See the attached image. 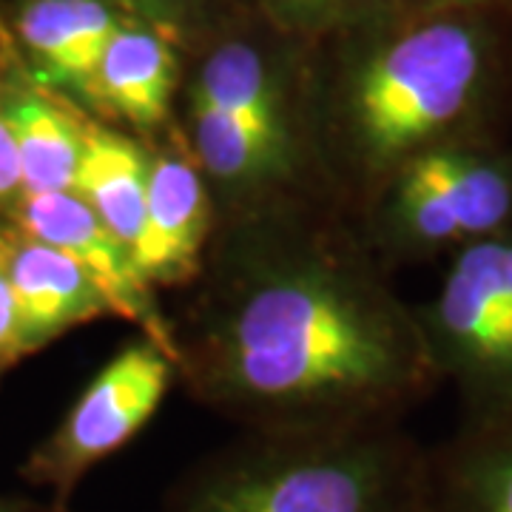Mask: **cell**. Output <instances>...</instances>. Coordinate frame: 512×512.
Listing matches in <instances>:
<instances>
[{
  "instance_id": "d6986e66",
  "label": "cell",
  "mask_w": 512,
  "mask_h": 512,
  "mask_svg": "<svg viewBox=\"0 0 512 512\" xmlns=\"http://www.w3.org/2000/svg\"><path fill=\"white\" fill-rule=\"evenodd\" d=\"M117 3L128 6L131 12H137L140 18H146L151 26H160V29L171 26L183 6V0H117Z\"/></svg>"
},
{
  "instance_id": "30bf717a",
  "label": "cell",
  "mask_w": 512,
  "mask_h": 512,
  "mask_svg": "<svg viewBox=\"0 0 512 512\" xmlns=\"http://www.w3.org/2000/svg\"><path fill=\"white\" fill-rule=\"evenodd\" d=\"M15 293L18 348L29 350L77 322L109 313L100 291L72 256L26 239L3 259Z\"/></svg>"
},
{
  "instance_id": "277c9868",
  "label": "cell",
  "mask_w": 512,
  "mask_h": 512,
  "mask_svg": "<svg viewBox=\"0 0 512 512\" xmlns=\"http://www.w3.org/2000/svg\"><path fill=\"white\" fill-rule=\"evenodd\" d=\"M419 328L430 365L464 390L473 421L512 413V228L458 248Z\"/></svg>"
},
{
  "instance_id": "3957f363",
  "label": "cell",
  "mask_w": 512,
  "mask_h": 512,
  "mask_svg": "<svg viewBox=\"0 0 512 512\" xmlns=\"http://www.w3.org/2000/svg\"><path fill=\"white\" fill-rule=\"evenodd\" d=\"M180 512H430V467L379 436H302L220 461Z\"/></svg>"
},
{
  "instance_id": "7c38bea8",
  "label": "cell",
  "mask_w": 512,
  "mask_h": 512,
  "mask_svg": "<svg viewBox=\"0 0 512 512\" xmlns=\"http://www.w3.org/2000/svg\"><path fill=\"white\" fill-rule=\"evenodd\" d=\"M174 86L177 55L165 29L123 20L100 57L89 94L100 97L128 123L151 128L165 120Z\"/></svg>"
},
{
  "instance_id": "e0dca14e",
  "label": "cell",
  "mask_w": 512,
  "mask_h": 512,
  "mask_svg": "<svg viewBox=\"0 0 512 512\" xmlns=\"http://www.w3.org/2000/svg\"><path fill=\"white\" fill-rule=\"evenodd\" d=\"M20 191V165H18V148L15 137L6 126L3 114H0V200L12 197Z\"/></svg>"
},
{
  "instance_id": "8992f818",
  "label": "cell",
  "mask_w": 512,
  "mask_h": 512,
  "mask_svg": "<svg viewBox=\"0 0 512 512\" xmlns=\"http://www.w3.org/2000/svg\"><path fill=\"white\" fill-rule=\"evenodd\" d=\"M194 143L200 165L222 183L262 180L285 157V123L265 57L225 43L202 63L194 89Z\"/></svg>"
},
{
  "instance_id": "8fae6325",
  "label": "cell",
  "mask_w": 512,
  "mask_h": 512,
  "mask_svg": "<svg viewBox=\"0 0 512 512\" xmlns=\"http://www.w3.org/2000/svg\"><path fill=\"white\" fill-rule=\"evenodd\" d=\"M123 20L109 0H26L18 32L49 80L92 92L100 57Z\"/></svg>"
},
{
  "instance_id": "6da1fadb",
  "label": "cell",
  "mask_w": 512,
  "mask_h": 512,
  "mask_svg": "<svg viewBox=\"0 0 512 512\" xmlns=\"http://www.w3.org/2000/svg\"><path fill=\"white\" fill-rule=\"evenodd\" d=\"M225 393L285 421H325L399 399L433 370L419 319L322 259L268 268L220 330Z\"/></svg>"
},
{
  "instance_id": "52a82bcc",
  "label": "cell",
  "mask_w": 512,
  "mask_h": 512,
  "mask_svg": "<svg viewBox=\"0 0 512 512\" xmlns=\"http://www.w3.org/2000/svg\"><path fill=\"white\" fill-rule=\"evenodd\" d=\"M171 353L143 339L123 348L80 393L72 413L40 456L43 476L69 484L126 447L163 404Z\"/></svg>"
},
{
  "instance_id": "7a4b0ae2",
  "label": "cell",
  "mask_w": 512,
  "mask_h": 512,
  "mask_svg": "<svg viewBox=\"0 0 512 512\" xmlns=\"http://www.w3.org/2000/svg\"><path fill=\"white\" fill-rule=\"evenodd\" d=\"M490 80V35L467 9L402 29L367 57L353 89L362 157L393 174L427 148L476 137Z\"/></svg>"
},
{
  "instance_id": "ac0fdd59",
  "label": "cell",
  "mask_w": 512,
  "mask_h": 512,
  "mask_svg": "<svg viewBox=\"0 0 512 512\" xmlns=\"http://www.w3.org/2000/svg\"><path fill=\"white\" fill-rule=\"evenodd\" d=\"M276 3H279V9L291 20L316 23V20H325L330 15H336L339 9H345L353 0H276Z\"/></svg>"
},
{
  "instance_id": "2e32d148",
  "label": "cell",
  "mask_w": 512,
  "mask_h": 512,
  "mask_svg": "<svg viewBox=\"0 0 512 512\" xmlns=\"http://www.w3.org/2000/svg\"><path fill=\"white\" fill-rule=\"evenodd\" d=\"M18 348V311H15V293L6 274V262L0 256V353Z\"/></svg>"
},
{
  "instance_id": "5bb4252c",
  "label": "cell",
  "mask_w": 512,
  "mask_h": 512,
  "mask_svg": "<svg viewBox=\"0 0 512 512\" xmlns=\"http://www.w3.org/2000/svg\"><path fill=\"white\" fill-rule=\"evenodd\" d=\"M0 114L18 148L20 194L37 197L74 191L86 148V128L37 92L9 94Z\"/></svg>"
},
{
  "instance_id": "9c48e42d",
  "label": "cell",
  "mask_w": 512,
  "mask_h": 512,
  "mask_svg": "<svg viewBox=\"0 0 512 512\" xmlns=\"http://www.w3.org/2000/svg\"><path fill=\"white\" fill-rule=\"evenodd\" d=\"M208 234V191L202 174L180 151H165L148 168L146 220L131 248L143 285L180 282L197 268Z\"/></svg>"
},
{
  "instance_id": "ffe728a7",
  "label": "cell",
  "mask_w": 512,
  "mask_h": 512,
  "mask_svg": "<svg viewBox=\"0 0 512 512\" xmlns=\"http://www.w3.org/2000/svg\"><path fill=\"white\" fill-rule=\"evenodd\" d=\"M447 3V9H478V6H487V3H493V0H444Z\"/></svg>"
},
{
  "instance_id": "ba28073f",
  "label": "cell",
  "mask_w": 512,
  "mask_h": 512,
  "mask_svg": "<svg viewBox=\"0 0 512 512\" xmlns=\"http://www.w3.org/2000/svg\"><path fill=\"white\" fill-rule=\"evenodd\" d=\"M20 225L29 239L46 242L72 256L100 291L109 313L140 322L148 330V339L171 353V342L165 339L160 319L148 305V285H143L134 271L128 248L100 222L83 197L74 191L23 197Z\"/></svg>"
},
{
  "instance_id": "9a60e30c",
  "label": "cell",
  "mask_w": 512,
  "mask_h": 512,
  "mask_svg": "<svg viewBox=\"0 0 512 512\" xmlns=\"http://www.w3.org/2000/svg\"><path fill=\"white\" fill-rule=\"evenodd\" d=\"M148 168L146 154L128 137L106 128H86L74 194L83 197L100 222L126 245L128 254L146 220Z\"/></svg>"
},
{
  "instance_id": "44dd1931",
  "label": "cell",
  "mask_w": 512,
  "mask_h": 512,
  "mask_svg": "<svg viewBox=\"0 0 512 512\" xmlns=\"http://www.w3.org/2000/svg\"><path fill=\"white\" fill-rule=\"evenodd\" d=\"M0 512H6V510H3V507H0Z\"/></svg>"
},
{
  "instance_id": "4fadbf2b",
  "label": "cell",
  "mask_w": 512,
  "mask_h": 512,
  "mask_svg": "<svg viewBox=\"0 0 512 512\" xmlns=\"http://www.w3.org/2000/svg\"><path fill=\"white\" fill-rule=\"evenodd\" d=\"M430 512H512V413L476 419L430 467Z\"/></svg>"
},
{
  "instance_id": "5b68a950",
  "label": "cell",
  "mask_w": 512,
  "mask_h": 512,
  "mask_svg": "<svg viewBox=\"0 0 512 512\" xmlns=\"http://www.w3.org/2000/svg\"><path fill=\"white\" fill-rule=\"evenodd\" d=\"M390 228L404 248L453 251L512 228V151L478 137L427 148L393 171Z\"/></svg>"
}]
</instances>
